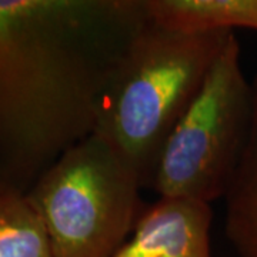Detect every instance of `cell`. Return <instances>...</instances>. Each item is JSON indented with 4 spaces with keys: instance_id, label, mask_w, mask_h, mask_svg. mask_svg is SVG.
<instances>
[{
    "instance_id": "8",
    "label": "cell",
    "mask_w": 257,
    "mask_h": 257,
    "mask_svg": "<svg viewBox=\"0 0 257 257\" xmlns=\"http://www.w3.org/2000/svg\"><path fill=\"white\" fill-rule=\"evenodd\" d=\"M0 257H53L45 226L26 193L0 189Z\"/></svg>"
},
{
    "instance_id": "6",
    "label": "cell",
    "mask_w": 257,
    "mask_h": 257,
    "mask_svg": "<svg viewBox=\"0 0 257 257\" xmlns=\"http://www.w3.org/2000/svg\"><path fill=\"white\" fill-rule=\"evenodd\" d=\"M247 142L224 194L226 237L240 257H257V76Z\"/></svg>"
},
{
    "instance_id": "1",
    "label": "cell",
    "mask_w": 257,
    "mask_h": 257,
    "mask_svg": "<svg viewBox=\"0 0 257 257\" xmlns=\"http://www.w3.org/2000/svg\"><path fill=\"white\" fill-rule=\"evenodd\" d=\"M145 0H0V189L28 193L94 133Z\"/></svg>"
},
{
    "instance_id": "2",
    "label": "cell",
    "mask_w": 257,
    "mask_h": 257,
    "mask_svg": "<svg viewBox=\"0 0 257 257\" xmlns=\"http://www.w3.org/2000/svg\"><path fill=\"white\" fill-rule=\"evenodd\" d=\"M233 33L177 30L147 13L130 39L103 94L94 133L132 165L143 189H150L166 139Z\"/></svg>"
},
{
    "instance_id": "7",
    "label": "cell",
    "mask_w": 257,
    "mask_h": 257,
    "mask_svg": "<svg viewBox=\"0 0 257 257\" xmlns=\"http://www.w3.org/2000/svg\"><path fill=\"white\" fill-rule=\"evenodd\" d=\"M149 16L184 32L257 30V0H145Z\"/></svg>"
},
{
    "instance_id": "3",
    "label": "cell",
    "mask_w": 257,
    "mask_h": 257,
    "mask_svg": "<svg viewBox=\"0 0 257 257\" xmlns=\"http://www.w3.org/2000/svg\"><path fill=\"white\" fill-rule=\"evenodd\" d=\"M138 172L96 133L70 147L26 194L53 257H113L145 204Z\"/></svg>"
},
{
    "instance_id": "4",
    "label": "cell",
    "mask_w": 257,
    "mask_h": 257,
    "mask_svg": "<svg viewBox=\"0 0 257 257\" xmlns=\"http://www.w3.org/2000/svg\"><path fill=\"white\" fill-rule=\"evenodd\" d=\"M251 82L243 73L236 33L159 155L150 189L159 197L211 203L224 199L247 142Z\"/></svg>"
},
{
    "instance_id": "5",
    "label": "cell",
    "mask_w": 257,
    "mask_h": 257,
    "mask_svg": "<svg viewBox=\"0 0 257 257\" xmlns=\"http://www.w3.org/2000/svg\"><path fill=\"white\" fill-rule=\"evenodd\" d=\"M209 203L159 197L145 206L127 241L113 257H211Z\"/></svg>"
}]
</instances>
